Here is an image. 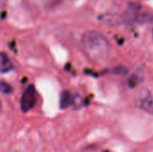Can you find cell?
Masks as SVG:
<instances>
[{
  "label": "cell",
  "mask_w": 153,
  "mask_h": 152,
  "mask_svg": "<svg viewBox=\"0 0 153 152\" xmlns=\"http://www.w3.org/2000/svg\"><path fill=\"white\" fill-rule=\"evenodd\" d=\"M81 46L88 58L94 62L105 59L110 49L108 39L96 30L86 31L82 37Z\"/></svg>",
  "instance_id": "6da1fadb"
},
{
  "label": "cell",
  "mask_w": 153,
  "mask_h": 152,
  "mask_svg": "<svg viewBox=\"0 0 153 152\" xmlns=\"http://www.w3.org/2000/svg\"><path fill=\"white\" fill-rule=\"evenodd\" d=\"M37 101V95H36V90L33 87V85L28 86L25 90L23 91L22 97H21V109L22 112L26 113L30 110H31Z\"/></svg>",
  "instance_id": "7a4b0ae2"
},
{
  "label": "cell",
  "mask_w": 153,
  "mask_h": 152,
  "mask_svg": "<svg viewBox=\"0 0 153 152\" xmlns=\"http://www.w3.org/2000/svg\"><path fill=\"white\" fill-rule=\"evenodd\" d=\"M137 106L146 111L147 113L153 114V97L150 93H143L137 99Z\"/></svg>",
  "instance_id": "3957f363"
},
{
  "label": "cell",
  "mask_w": 153,
  "mask_h": 152,
  "mask_svg": "<svg viewBox=\"0 0 153 152\" xmlns=\"http://www.w3.org/2000/svg\"><path fill=\"white\" fill-rule=\"evenodd\" d=\"M73 103H74V98H73L71 92H69L68 90L62 92L61 97H60V107H61V108H63V109L67 108Z\"/></svg>",
  "instance_id": "277c9868"
},
{
  "label": "cell",
  "mask_w": 153,
  "mask_h": 152,
  "mask_svg": "<svg viewBox=\"0 0 153 152\" xmlns=\"http://www.w3.org/2000/svg\"><path fill=\"white\" fill-rule=\"evenodd\" d=\"M13 69V64L4 52L1 53V73H4Z\"/></svg>",
  "instance_id": "5b68a950"
},
{
  "label": "cell",
  "mask_w": 153,
  "mask_h": 152,
  "mask_svg": "<svg viewBox=\"0 0 153 152\" xmlns=\"http://www.w3.org/2000/svg\"><path fill=\"white\" fill-rule=\"evenodd\" d=\"M11 91H12L11 86L8 83H6L4 81H2L1 82V92L3 94H9Z\"/></svg>",
  "instance_id": "8992f818"
},
{
  "label": "cell",
  "mask_w": 153,
  "mask_h": 152,
  "mask_svg": "<svg viewBox=\"0 0 153 152\" xmlns=\"http://www.w3.org/2000/svg\"><path fill=\"white\" fill-rule=\"evenodd\" d=\"M152 39H153V30H152Z\"/></svg>",
  "instance_id": "52a82bcc"
}]
</instances>
